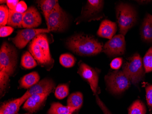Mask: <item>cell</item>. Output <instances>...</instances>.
I'll return each instance as SVG.
<instances>
[{
  "mask_svg": "<svg viewBox=\"0 0 152 114\" xmlns=\"http://www.w3.org/2000/svg\"><path fill=\"white\" fill-rule=\"evenodd\" d=\"M66 45L69 49L82 56L98 54L102 52L103 47L94 37L84 34L73 35L67 39Z\"/></svg>",
  "mask_w": 152,
  "mask_h": 114,
  "instance_id": "obj_1",
  "label": "cell"
},
{
  "mask_svg": "<svg viewBox=\"0 0 152 114\" xmlns=\"http://www.w3.org/2000/svg\"><path fill=\"white\" fill-rule=\"evenodd\" d=\"M29 51L37 63L50 67L54 61L50 54L49 43L45 33L37 35L30 43Z\"/></svg>",
  "mask_w": 152,
  "mask_h": 114,
  "instance_id": "obj_2",
  "label": "cell"
},
{
  "mask_svg": "<svg viewBox=\"0 0 152 114\" xmlns=\"http://www.w3.org/2000/svg\"><path fill=\"white\" fill-rule=\"evenodd\" d=\"M116 17L120 34L125 35L136 22L137 14L132 6L121 3L116 7Z\"/></svg>",
  "mask_w": 152,
  "mask_h": 114,
  "instance_id": "obj_3",
  "label": "cell"
},
{
  "mask_svg": "<svg viewBox=\"0 0 152 114\" xmlns=\"http://www.w3.org/2000/svg\"><path fill=\"white\" fill-rule=\"evenodd\" d=\"M17 63V50L12 45L4 42L0 50V71L12 76L16 71Z\"/></svg>",
  "mask_w": 152,
  "mask_h": 114,
  "instance_id": "obj_4",
  "label": "cell"
},
{
  "mask_svg": "<svg viewBox=\"0 0 152 114\" xmlns=\"http://www.w3.org/2000/svg\"><path fill=\"white\" fill-rule=\"evenodd\" d=\"M123 71L134 85L139 84L142 80L144 75V67L139 54L136 53L129 58L123 66Z\"/></svg>",
  "mask_w": 152,
  "mask_h": 114,
  "instance_id": "obj_5",
  "label": "cell"
},
{
  "mask_svg": "<svg viewBox=\"0 0 152 114\" xmlns=\"http://www.w3.org/2000/svg\"><path fill=\"white\" fill-rule=\"evenodd\" d=\"M108 89L114 94H120L129 89L131 82L123 71H114L105 76Z\"/></svg>",
  "mask_w": 152,
  "mask_h": 114,
  "instance_id": "obj_6",
  "label": "cell"
},
{
  "mask_svg": "<svg viewBox=\"0 0 152 114\" xmlns=\"http://www.w3.org/2000/svg\"><path fill=\"white\" fill-rule=\"evenodd\" d=\"M48 29L49 31H63L68 24L66 13L58 4L46 20Z\"/></svg>",
  "mask_w": 152,
  "mask_h": 114,
  "instance_id": "obj_7",
  "label": "cell"
},
{
  "mask_svg": "<svg viewBox=\"0 0 152 114\" xmlns=\"http://www.w3.org/2000/svg\"><path fill=\"white\" fill-rule=\"evenodd\" d=\"M49 32L48 28H25L18 31L16 36L12 39V42L17 48L22 49L37 35Z\"/></svg>",
  "mask_w": 152,
  "mask_h": 114,
  "instance_id": "obj_8",
  "label": "cell"
},
{
  "mask_svg": "<svg viewBox=\"0 0 152 114\" xmlns=\"http://www.w3.org/2000/svg\"><path fill=\"white\" fill-rule=\"evenodd\" d=\"M126 42L124 36L120 34L115 35L107 42L102 49V52L109 57L121 55L125 53Z\"/></svg>",
  "mask_w": 152,
  "mask_h": 114,
  "instance_id": "obj_9",
  "label": "cell"
},
{
  "mask_svg": "<svg viewBox=\"0 0 152 114\" xmlns=\"http://www.w3.org/2000/svg\"><path fill=\"white\" fill-rule=\"evenodd\" d=\"M56 85L53 79L49 78H45L39 81L36 85L28 89L26 92L20 97L23 104L30 96L35 94H51L55 89Z\"/></svg>",
  "mask_w": 152,
  "mask_h": 114,
  "instance_id": "obj_10",
  "label": "cell"
},
{
  "mask_svg": "<svg viewBox=\"0 0 152 114\" xmlns=\"http://www.w3.org/2000/svg\"><path fill=\"white\" fill-rule=\"evenodd\" d=\"M78 73L88 83L94 95L97 96L99 79L97 71L86 63H82L79 65Z\"/></svg>",
  "mask_w": 152,
  "mask_h": 114,
  "instance_id": "obj_11",
  "label": "cell"
},
{
  "mask_svg": "<svg viewBox=\"0 0 152 114\" xmlns=\"http://www.w3.org/2000/svg\"><path fill=\"white\" fill-rule=\"evenodd\" d=\"M103 1L101 0H88L86 6L83 9L80 20L99 19L98 14L101 12L103 8Z\"/></svg>",
  "mask_w": 152,
  "mask_h": 114,
  "instance_id": "obj_12",
  "label": "cell"
},
{
  "mask_svg": "<svg viewBox=\"0 0 152 114\" xmlns=\"http://www.w3.org/2000/svg\"><path fill=\"white\" fill-rule=\"evenodd\" d=\"M50 94H35L30 96L24 104L23 109L29 113L39 110L44 105Z\"/></svg>",
  "mask_w": 152,
  "mask_h": 114,
  "instance_id": "obj_13",
  "label": "cell"
},
{
  "mask_svg": "<svg viewBox=\"0 0 152 114\" xmlns=\"http://www.w3.org/2000/svg\"><path fill=\"white\" fill-rule=\"evenodd\" d=\"M42 24V18L35 7H29L24 13L23 20V27L34 28Z\"/></svg>",
  "mask_w": 152,
  "mask_h": 114,
  "instance_id": "obj_14",
  "label": "cell"
},
{
  "mask_svg": "<svg viewBox=\"0 0 152 114\" xmlns=\"http://www.w3.org/2000/svg\"><path fill=\"white\" fill-rule=\"evenodd\" d=\"M117 30V24L108 20L102 22L97 34L100 37L112 39L114 36Z\"/></svg>",
  "mask_w": 152,
  "mask_h": 114,
  "instance_id": "obj_15",
  "label": "cell"
},
{
  "mask_svg": "<svg viewBox=\"0 0 152 114\" xmlns=\"http://www.w3.org/2000/svg\"><path fill=\"white\" fill-rule=\"evenodd\" d=\"M23 104L20 97L3 103L0 108V114H18Z\"/></svg>",
  "mask_w": 152,
  "mask_h": 114,
  "instance_id": "obj_16",
  "label": "cell"
},
{
  "mask_svg": "<svg viewBox=\"0 0 152 114\" xmlns=\"http://www.w3.org/2000/svg\"><path fill=\"white\" fill-rule=\"evenodd\" d=\"M141 36L145 42H152V15L147 14L141 26Z\"/></svg>",
  "mask_w": 152,
  "mask_h": 114,
  "instance_id": "obj_17",
  "label": "cell"
},
{
  "mask_svg": "<svg viewBox=\"0 0 152 114\" xmlns=\"http://www.w3.org/2000/svg\"><path fill=\"white\" fill-rule=\"evenodd\" d=\"M40 80V76L36 72H32L24 75L20 81V87L29 89Z\"/></svg>",
  "mask_w": 152,
  "mask_h": 114,
  "instance_id": "obj_18",
  "label": "cell"
},
{
  "mask_svg": "<svg viewBox=\"0 0 152 114\" xmlns=\"http://www.w3.org/2000/svg\"><path fill=\"white\" fill-rule=\"evenodd\" d=\"M76 111L75 109L69 106H64L59 102H53L51 104L48 114H70Z\"/></svg>",
  "mask_w": 152,
  "mask_h": 114,
  "instance_id": "obj_19",
  "label": "cell"
},
{
  "mask_svg": "<svg viewBox=\"0 0 152 114\" xmlns=\"http://www.w3.org/2000/svg\"><path fill=\"white\" fill-rule=\"evenodd\" d=\"M83 97L80 92L73 93L71 94L67 101V106L73 108L77 110H79L83 105Z\"/></svg>",
  "mask_w": 152,
  "mask_h": 114,
  "instance_id": "obj_20",
  "label": "cell"
},
{
  "mask_svg": "<svg viewBox=\"0 0 152 114\" xmlns=\"http://www.w3.org/2000/svg\"><path fill=\"white\" fill-rule=\"evenodd\" d=\"M23 14L18 13L14 10H12L9 9V17L7 24L12 27H23Z\"/></svg>",
  "mask_w": 152,
  "mask_h": 114,
  "instance_id": "obj_21",
  "label": "cell"
},
{
  "mask_svg": "<svg viewBox=\"0 0 152 114\" xmlns=\"http://www.w3.org/2000/svg\"><path fill=\"white\" fill-rule=\"evenodd\" d=\"M38 4L46 20L51 12L59 3L57 0H42L38 1Z\"/></svg>",
  "mask_w": 152,
  "mask_h": 114,
  "instance_id": "obj_22",
  "label": "cell"
},
{
  "mask_svg": "<svg viewBox=\"0 0 152 114\" xmlns=\"http://www.w3.org/2000/svg\"><path fill=\"white\" fill-rule=\"evenodd\" d=\"M20 65L24 68L31 69L37 66V63L29 52L24 53L21 59Z\"/></svg>",
  "mask_w": 152,
  "mask_h": 114,
  "instance_id": "obj_23",
  "label": "cell"
},
{
  "mask_svg": "<svg viewBox=\"0 0 152 114\" xmlns=\"http://www.w3.org/2000/svg\"><path fill=\"white\" fill-rule=\"evenodd\" d=\"M146 112L145 105L139 99L135 101L129 109V114H145Z\"/></svg>",
  "mask_w": 152,
  "mask_h": 114,
  "instance_id": "obj_24",
  "label": "cell"
},
{
  "mask_svg": "<svg viewBox=\"0 0 152 114\" xmlns=\"http://www.w3.org/2000/svg\"><path fill=\"white\" fill-rule=\"evenodd\" d=\"M59 61L61 65L64 67L71 68L75 65L76 59L70 54H65L61 55Z\"/></svg>",
  "mask_w": 152,
  "mask_h": 114,
  "instance_id": "obj_25",
  "label": "cell"
},
{
  "mask_svg": "<svg viewBox=\"0 0 152 114\" xmlns=\"http://www.w3.org/2000/svg\"><path fill=\"white\" fill-rule=\"evenodd\" d=\"M143 67L145 72L152 71V47L149 48L142 60Z\"/></svg>",
  "mask_w": 152,
  "mask_h": 114,
  "instance_id": "obj_26",
  "label": "cell"
},
{
  "mask_svg": "<svg viewBox=\"0 0 152 114\" xmlns=\"http://www.w3.org/2000/svg\"><path fill=\"white\" fill-rule=\"evenodd\" d=\"M69 92V87L67 85H60L55 89V96L58 99H63L68 96Z\"/></svg>",
  "mask_w": 152,
  "mask_h": 114,
  "instance_id": "obj_27",
  "label": "cell"
},
{
  "mask_svg": "<svg viewBox=\"0 0 152 114\" xmlns=\"http://www.w3.org/2000/svg\"><path fill=\"white\" fill-rule=\"evenodd\" d=\"M9 83V75L4 72L0 71V92L1 97L4 96Z\"/></svg>",
  "mask_w": 152,
  "mask_h": 114,
  "instance_id": "obj_28",
  "label": "cell"
},
{
  "mask_svg": "<svg viewBox=\"0 0 152 114\" xmlns=\"http://www.w3.org/2000/svg\"><path fill=\"white\" fill-rule=\"evenodd\" d=\"M9 9L6 5L0 6V25L1 26H5L7 24L9 17Z\"/></svg>",
  "mask_w": 152,
  "mask_h": 114,
  "instance_id": "obj_29",
  "label": "cell"
},
{
  "mask_svg": "<svg viewBox=\"0 0 152 114\" xmlns=\"http://www.w3.org/2000/svg\"><path fill=\"white\" fill-rule=\"evenodd\" d=\"M14 31V28L10 26H2L0 27V36L6 37L11 35Z\"/></svg>",
  "mask_w": 152,
  "mask_h": 114,
  "instance_id": "obj_30",
  "label": "cell"
},
{
  "mask_svg": "<svg viewBox=\"0 0 152 114\" xmlns=\"http://www.w3.org/2000/svg\"><path fill=\"white\" fill-rule=\"evenodd\" d=\"M145 90L147 102L148 106L152 108V85H148L146 87Z\"/></svg>",
  "mask_w": 152,
  "mask_h": 114,
  "instance_id": "obj_31",
  "label": "cell"
},
{
  "mask_svg": "<svg viewBox=\"0 0 152 114\" xmlns=\"http://www.w3.org/2000/svg\"><path fill=\"white\" fill-rule=\"evenodd\" d=\"M96 103L99 105V107L102 110L104 114H112L109 110L105 104L103 103V102L99 98L98 95L96 96Z\"/></svg>",
  "mask_w": 152,
  "mask_h": 114,
  "instance_id": "obj_32",
  "label": "cell"
},
{
  "mask_svg": "<svg viewBox=\"0 0 152 114\" xmlns=\"http://www.w3.org/2000/svg\"><path fill=\"white\" fill-rule=\"evenodd\" d=\"M123 63V59L121 58H117L112 61L110 66L112 69L118 70L120 68Z\"/></svg>",
  "mask_w": 152,
  "mask_h": 114,
  "instance_id": "obj_33",
  "label": "cell"
},
{
  "mask_svg": "<svg viewBox=\"0 0 152 114\" xmlns=\"http://www.w3.org/2000/svg\"><path fill=\"white\" fill-rule=\"evenodd\" d=\"M27 9L26 3L24 1H20L18 3L14 10L18 13H24Z\"/></svg>",
  "mask_w": 152,
  "mask_h": 114,
  "instance_id": "obj_34",
  "label": "cell"
},
{
  "mask_svg": "<svg viewBox=\"0 0 152 114\" xmlns=\"http://www.w3.org/2000/svg\"><path fill=\"white\" fill-rule=\"evenodd\" d=\"M19 1L18 0H7V6L10 10H14Z\"/></svg>",
  "mask_w": 152,
  "mask_h": 114,
  "instance_id": "obj_35",
  "label": "cell"
},
{
  "mask_svg": "<svg viewBox=\"0 0 152 114\" xmlns=\"http://www.w3.org/2000/svg\"><path fill=\"white\" fill-rule=\"evenodd\" d=\"M31 114V113H29V112H28V113H25V114Z\"/></svg>",
  "mask_w": 152,
  "mask_h": 114,
  "instance_id": "obj_36",
  "label": "cell"
},
{
  "mask_svg": "<svg viewBox=\"0 0 152 114\" xmlns=\"http://www.w3.org/2000/svg\"></svg>",
  "mask_w": 152,
  "mask_h": 114,
  "instance_id": "obj_37",
  "label": "cell"
}]
</instances>
